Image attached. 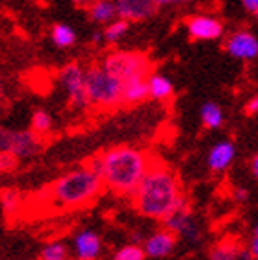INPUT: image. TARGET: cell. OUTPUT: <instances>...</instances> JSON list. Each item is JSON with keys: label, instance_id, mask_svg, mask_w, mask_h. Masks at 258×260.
<instances>
[{"label": "cell", "instance_id": "cell-1", "mask_svg": "<svg viewBox=\"0 0 258 260\" xmlns=\"http://www.w3.org/2000/svg\"><path fill=\"white\" fill-rule=\"evenodd\" d=\"M131 200L140 216L160 221L175 210L188 207L186 198L181 192L177 175L168 166L159 162L149 166L148 174L140 181Z\"/></svg>", "mask_w": 258, "mask_h": 260}, {"label": "cell", "instance_id": "cell-2", "mask_svg": "<svg viewBox=\"0 0 258 260\" xmlns=\"http://www.w3.org/2000/svg\"><path fill=\"white\" fill-rule=\"evenodd\" d=\"M90 165L100 172L104 185L109 190L131 198L140 181L148 174L149 166L153 165V160L142 150L131 146H116L94 157Z\"/></svg>", "mask_w": 258, "mask_h": 260}, {"label": "cell", "instance_id": "cell-3", "mask_svg": "<svg viewBox=\"0 0 258 260\" xmlns=\"http://www.w3.org/2000/svg\"><path fill=\"white\" fill-rule=\"evenodd\" d=\"M104 186L102 175L89 160L87 165L61 175L59 179H55L46 188L48 205L57 207L61 210L80 209L89 205Z\"/></svg>", "mask_w": 258, "mask_h": 260}, {"label": "cell", "instance_id": "cell-4", "mask_svg": "<svg viewBox=\"0 0 258 260\" xmlns=\"http://www.w3.org/2000/svg\"><path fill=\"white\" fill-rule=\"evenodd\" d=\"M89 104L98 109H114L124 104V81L102 65L89 67L85 72Z\"/></svg>", "mask_w": 258, "mask_h": 260}, {"label": "cell", "instance_id": "cell-5", "mask_svg": "<svg viewBox=\"0 0 258 260\" xmlns=\"http://www.w3.org/2000/svg\"><path fill=\"white\" fill-rule=\"evenodd\" d=\"M102 67L105 70H109L111 74H114L116 78H120L122 81L133 78V76H148L153 72L151 63L142 52H109L102 61Z\"/></svg>", "mask_w": 258, "mask_h": 260}, {"label": "cell", "instance_id": "cell-6", "mask_svg": "<svg viewBox=\"0 0 258 260\" xmlns=\"http://www.w3.org/2000/svg\"><path fill=\"white\" fill-rule=\"evenodd\" d=\"M41 150V135H37L34 129L13 131L2 129L0 131V151H10L17 159H30L37 155Z\"/></svg>", "mask_w": 258, "mask_h": 260}, {"label": "cell", "instance_id": "cell-7", "mask_svg": "<svg viewBox=\"0 0 258 260\" xmlns=\"http://www.w3.org/2000/svg\"><path fill=\"white\" fill-rule=\"evenodd\" d=\"M85 72L87 69H83L78 63H70L64 69L59 70V83L67 94H69V102L74 109H85L89 107V96H87V87H85Z\"/></svg>", "mask_w": 258, "mask_h": 260}, {"label": "cell", "instance_id": "cell-8", "mask_svg": "<svg viewBox=\"0 0 258 260\" xmlns=\"http://www.w3.org/2000/svg\"><path fill=\"white\" fill-rule=\"evenodd\" d=\"M164 227L168 231H172L174 235H177V238H183L184 242H188V244L196 245L201 242V227L199 223L196 221V218L192 216L188 207H184V209H179L175 212H172L170 216H166L163 220Z\"/></svg>", "mask_w": 258, "mask_h": 260}, {"label": "cell", "instance_id": "cell-9", "mask_svg": "<svg viewBox=\"0 0 258 260\" xmlns=\"http://www.w3.org/2000/svg\"><path fill=\"white\" fill-rule=\"evenodd\" d=\"M184 26H186L188 37L194 41H216L221 39L225 34L223 22L218 17L205 15V13L190 15L184 20Z\"/></svg>", "mask_w": 258, "mask_h": 260}, {"label": "cell", "instance_id": "cell-10", "mask_svg": "<svg viewBox=\"0 0 258 260\" xmlns=\"http://www.w3.org/2000/svg\"><path fill=\"white\" fill-rule=\"evenodd\" d=\"M223 50L233 59L254 61L258 57V37L249 30H234L225 39Z\"/></svg>", "mask_w": 258, "mask_h": 260}, {"label": "cell", "instance_id": "cell-11", "mask_svg": "<svg viewBox=\"0 0 258 260\" xmlns=\"http://www.w3.org/2000/svg\"><path fill=\"white\" fill-rule=\"evenodd\" d=\"M120 19L129 22H144L155 15L159 6L155 0H114Z\"/></svg>", "mask_w": 258, "mask_h": 260}, {"label": "cell", "instance_id": "cell-12", "mask_svg": "<svg viewBox=\"0 0 258 260\" xmlns=\"http://www.w3.org/2000/svg\"><path fill=\"white\" fill-rule=\"evenodd\" d=\"M72 251L78 260H98L102 255V240L96 231L81 229L74 236Z\"/></svg>", "mask_w": 258, "mask_h": 260}, {"label": "cell", "instance_id": "cell-13", "mask_svg": "<svg viewBox=\"0 0 258 260\" xmlns=\"http://www.w3.org/2000/svg\"><path fill=\"white\" fill-rule=\"evenodd\" d=\"M175 244H177V235H174L172 231L164 227L160 231H155L153 235H149L142 245H144V251L148 256H151V258H164V256H168L175 249Z\"/></svg>", "mask_w": 258, "mask_h": 260}, {"label": "cell", "instance_id": "cell-14", "mask_svg": "<svg viewBox=\"0 0 258 260\" xmlns=\"http://www.w3.org/2000/svg\"><path fill=\"white\" fill-rule=\"evenodd\" d=\"M234 157H236V148L231 140H219L209 150L207 155V166L214 174H221L233 165Z\"/></svg>", "mask_w": 258, "mask_h": 260}, {"label": "cell", "instance_id": "cell-15", "mask_svg": "<svg viewBox=\"0 0 258 260\" xmlns=\"http://www.w3.org/2000/svg\"><path fill=\"white\" fill-rule=\"evenodd\" d=\"M149 76V74H148ZM148 76H133L124 81V104L139 105L149 98Z\"/></svg>", "mask_w": 258, "mask_h": 260}, {"label": "cell", "instance_id": "cell-16", "mask_svg": "<svg viewBox=\"0 0 258 260\" xmlns=\"http://www.w3.org/2000/svg\"><path fill=\"white\" fill-rule=\"evenodd\" d=\"M149 85V98L157 102H166L174 94V83L168 76L160 74V72H151L148 76Z\"/></svg>", "mask_w": 258, "mask_h": 260}, {"label": "cell", "instance_id": "cell-17", "mask_svg": "<svg viewBox=\"0 0 258 260\" xmlns=\"http://www.w3.org/2000/svg\"><path fill=\"white\" fill-rule=\"evenodd\" d=\"M118 17L114 0H92L89 4V19L94 24L107 26Z\"/></svg>", "mask_w": 258, "mask_h": 260}, {"label": "cell", "instance_id": "cell-18", "mask_svg": "<svg viewBox=\"0 0 258 260\" xmlns=\"http://www.w3.org/2000/svg\"><path fill=\"white\" fill-rule=\"evenodd\" d=\"M199 118H201V124L207 129H218L225 122L223 109L216 102H205L201 105V109H199Z\"/></svg>", "mask_w": 258, "mask_h": 260}, {"label": "cell", "instance_id": "cell-19", "mask_svg": "<svg viewBox=\"0 0 258 260\" xmlns=\"http://www.w3.org/2000/svg\"><path fill=\"white\" fill-rule=\"evenodd\" d=\"M50 37H52V43L57 48H72L76 45V41H78L76 30L72 26L64 24V22H57V24L52 26Z\"/></svg>", "mask_w": 258, "mask_h": 260}, {"label": "cell", "instance_id": "cell-20", "mask_svg": "<svg viewBox=\"0 0 258 260\" xmlns=\"http://www.w3.org/2000/svg\"><path fill=\"white\" fill-rule=\"evenodd\" d=\"M129 26H131V22H129V20L116 17L113 22H109V24L105 26V30H104L105 43H107V45H116V43H120V41L127 35Z\"/></svg>", "mask_w": 258, "mask_h": 260}, {"label": "cell", "instance_id": "cell-21", "mask_svg": "<svg viewBox=\"0 0 258 260\" xmlns=\"http://www.w3.org/2000/svg\"><path fill=\"white\" fill-rule=\"evenodd\" d=\"M22 205V198H20V192L15 188H4L2 190V210H4V216L11 218L15 216L20 210Z\"/></svg>", "mask_w": 258, "mask_h": 260}, {"label": "cell", "instance_id": "cell-22", "mask_svg": "<svg viewBox=\"0 0 258 260\" xmlns=\"http://www.w3.org/2000/svg\"><path fill=\"white\" fill-rule=\"evenodd\" d=\"M52 125H54V120L50 113H46L45 109H37L31 113V120H30V127L37 133V135H46L52 131Z\"/></svg>", "mask_w": 258, "mask_h": 260}, {"label": "cell", "instance_id": "cell-23", "mask_svg": "<svg viewBox=\"0 0 258 260\" xmlns=\"http://www.w3.org/2000/svg\"><path fill=\"white\" fill-rule=\"evenodd\" d=\"M41 260H67L69 258V247L63 242H50L39 253Z\"/></svg>", "mask_w": 258, "mask_h": 260}, {"label": "cell", "instance_id": "cell-24", "mask_svg": "<svg viewBox=\"0 0 258 260\" xmlns=\"http://www.w3.org/2000/svg\"><path fill=\"white\" fill-rule=\"evenodd\" d=\"M144 245L139 244H127L124 247H120L113 255V260H144L146 258Z\"/></svg>", "mask_w": 258, "mask_h": 260}, {"label": "cell", "instance_id": "cell-25", "mask_svg": "<svg viewBox=\"0 0 258 260\" xmlns=\"http://www.w3.org/2000/svg\"><path fill=\"white\" fill-rule=\"evenodd\" d=\"M210 260H238V249L225 244L216 245L212 251H210Z\"/></svg>", "mask_w": 258, "mask_h": 260}, {"label": "cell", "instance_id": "cell-26", "mask_svg": "<svg viewBox=\"0 0 258 260\" xmlns=\"http://www.w3.org/2000/svg\"><path fill=\"white\" fill-rule=\"evenodd\" d=\"M19 159L10 151H0V170L2 172H11L17 166Z\"/></svg>", "mask_w": 258, "mask_h": 260}, {"label": "cell", "instance_id": "cell-27", "mask_svg": "<svg viewBox=\"0 0 258 260\" xmlns=\"http://www.w3.org/2000/svg\"><path fill=\"white\" fill-rule=\"evenodd\" d=\"M159 8H172V6H186L192 4L194 0H155Z\"/></svg>", "mask_w": 258, "mask_h": 260}, {"label": "cell", "instance_id": "cell-28", "mask_svg": "<svg viewBox=\"0 0 258 260\" xmlns=\"http://www.w3.org/2000/svg\"><path fill=\"white\" fill-rule=\"evenodd\" d=\"M233 198H234V201H236V203H245V201L249 200L247 188H243V186H238V188H234Z\"/></svg>", "mask_w": 258, "mask_h": 260}, {"label": "cell", "instance_id": "cell-29", "mask_svg": "<svg viewBox=\"0 0 258 260\" xmlns=\"http://www.w3.org/2000/svg\"><path fill=\"white\" fill-rule=\"evenodd\" d=\"M242 2V8L251 15H256L258 13V0H240Z\"/></svg>", "mask_w": 258, "mask_h": 260}, {"label": "cell", "instance_id": "cell-30", "mask_svg": "<svg viewBox=\"0 0 258 260\" xmlns=\"http://www.w3.org/2000/svg\"><path fill=\"white\" fill-rule=\"evenodd\" d=\"M245 113H247V115H256L258 113V92L247 102V105H245Z\"/></svg>", "mask_w": 258, "mask_h": 260}, {"label": "cell", "instance_id": "cell-31", "mask_svg": "<svg viewBox=\"0 0 258 260\" xmlns=\"http://www.w3.org/2000/svg\"><path fill=\"white\" fill-rule=\"evenodd\" d=\"M238 260H254V255L251 253V249H238Z\"/></svg>", "mask_w": 258, "mask_h": 260}, {"label": "cell", "instance_id": "cell-32", "mask_svg": "<svg viewBox=\"0 0 258 260\" xmlns=\"http://www.w3.org/2000/svg\"><path fill=\"white\" fill-rule=\"evenodd\" d=\"M249 249H251V253L254 255V260H256L258 258V236H253V240L249 244Z\"/></svg>", "mask_w": 258, "mask_h": 260}, {"label": "cell", "instance_id": "cell-33", "mask_svg": "<svg viewBox=\"0 0 258 260\" xmlns=\"http://www.w3.org/2000/svg\"><path fill=\"white\" fill-rule=\"evenodd\" d=\"M92 43H94V45H104V43H105L104 31H96V34L92 35Z\"/></svg>", "mask_w": 258, "mask_h": 260}, {"label": "cell", "instance_id": "cell-34", "mask_svg": "<svg viewBox=\"0 0 258 260\" xmlns=\"http://www.w3.org/2000/svg\"><path fill=\"white\" fill-rule=\"evenodd\" d=\"M251 174H253L254 177H258V153L251 159Z\"/></svg>", "mask_w": 258, "mask_h": 260}, {"label": "cell", "instance_id": "cell-35", "mask_svg": "<svg viewBox=\"0 0 258 260\" xmlns=\"http://www.w3.org/2000/svg\"><path fill=\"white\" fill-rule=\"evenodd\" d=\"M72 2H74L76 6H89L92 0H72Z\"/></svg>", "mask_w": 258, "mask_h": 260}, {"label": "cell", "instance_id": "cell-36", "mask_svg": "<svg viewBox=\"0 0 258 260\" xmlns=\"http://www.w3.org/2000/svg\"><path fill=\"white\" fill-rule=\"evenodd\" d=\"M254 236H258V225L254 227Z\"/></svg>", "mask_w": 258, "mask_h": 260}, {"label": "cell", "instance_id": "cell-37", "mask_svg": "<svg viewBox=\"0 0 258 260\" xmlns=\"http://www.w3.org/2000/svg\"><path fill=\"white\" fill-rule=\"evenodd\" d=\"M254 17H256V19H258V13H256V15H254Z\"/></svg>", "mask_w": 258, "mask_h": 260}, {"label": "cell", "instance_id": "cell-38", "mask_svg": "<svg viewBox=\"0 0 258 260\" xmlns=\"http://www.w3.org/2000/svg\"><path fill=\"white\" fill-rule=\"evenodd\" d=\"M256 260H258V258H256Z\"/></svg>", "mask_w": 258, "mask_h": 260}]
</instances>
